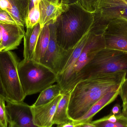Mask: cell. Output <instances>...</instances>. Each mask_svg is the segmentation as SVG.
I'll return each mask as SVG.
<instances>
[{
	"instance_id": "1",
	"label": "cell",
	"mask_w": 127,
	"mask_h": 127,
	"mask_svg": "<svg viewBox=\"0 0 127 127\" xmlns=\"http://www.w3.org/2000/svg\"><path fill=\"white\" fill-rule=\"evenodd\" d=\"M127 73L126 71H120L78 82L70 92L68 108L69 117L76 121L83 117L107 93L120 88Z\"/></svg>"
},
{
	"instance_id": "2",
	"label": "cell",
	"mask_w": 127,
	"mask_h": 127,
	"mask_svg": "<svg viewBox=\"0 0 127 127\" xmlns=\"http://www.w3.org/2000/svg\"><path fill=\"white\" fill-rule=\"evenodd\" d=\"M95 16V13L86 10L78 1L68 4L54 23L58 45L65 50L74 48L89 31Z\"/></svg>"
},
{
	"instance_id": "3",
	"label": "cell",
	"mask_w": 127,
	"mask_h": 127,
	"mask_svg": "<svg viewBox=\"0 0 127 127\" xmlns=\"http://www.w3.org/2000/svg\"><path fill=\"white\" fill-rule=\"evenodd\" d=\"M122 71L127 72V53L104 48L98 52L79 72L74 87L81 81Z\"/></svg>"
},
{
	"instance_id": "4",
	"label": "cell",
	"mask_w": 127,
	"mask_h": 127,
	"mask_svg": "<svg viewBox=\"0 0 127 127\" xmlns=\"http://www.w3.org/2000/svg\"><path fill=\"white\" fill-rule=\"evenodd\" d=\"M19 76L26 96L41 93L57 82V75L47 66L33 60L19 62Z\"/></svg>"
},
{
	"instance_id": "5",
	"label": "cell",
	"mask_w": 127,
	"mask_h": 127,
	"mask_svg": "<svg viewBox=\"0 0 127 127\" xmlns=\"http://www.w3.org/2000/svg\"><path fill=\"white\" fill-rule=\"evenodd\" d=\"M17 57L11 51L0 52V80L6 101L22 102L26 97L19 76Z\"/></svg>"
},
{
	"instance_id": "6",
	"label": "cell",
	"mask_w": 127,
	"mask_h": 127,
	"mask_svg": "<svg viewBox=\"0 0 127 127\" xmlns=\"http://www.w3.org/2000/svg\"><path fill=\"white\" fill-rule=\"evenodd\" d=\"M50 42L41 63L51 69L57 75L63 72L74 48L65 50L57 44L55 24H49Z\"/></svg>"
},
{
	"instance_id": "7",
	"label": "cell",
	"mask_w": 127,
	"mask_h": 127,
	"mask_svg": "<svg viewBox=\"0 0 127 127\" xmlns=\"http://www.w3.org/2000/svg\"><path fill=\"white\" fill-rule=\"evenodd\" d=\"M89 39L72 69L68 83L63 94L70 92L79 72L89 63L98 52L105 48L103 35H95L89 32Z\"/></svg>"
},
{
	"instance_id": "8",
	"label": "cell",
	"mask_w": 127,
	"mask_h": 127,
	"mask_svg": "<svg viewBox=\"0 0 127 127\" xmlns=\"http://www.w3.org/2000/svg\"><path fill=\"white\" fill-rule=\"evenodd\" d=\"M105 48L127 53V20L117 18L108 22L103 33Z\"/></svg>"
},
{
	"instance_id": "9",
	"label": "cell",
	"mask_w": 127,
	"mask_h": 127,
	"mask_svg": "<svg viewBox=\"0 0 127 127\" xmlns=\"http://www.w3.org/2000/svg\"><path fill=\"white\" fill-rule=\"evenodd\" d=\"M6 102L9 127H37L33 122L31 106L24 101Z\"/></svg>"
},
{
	"instance_id": "10",
	"label": "cell",
	"mask_w": 127,
	"mask_h": 127,
	"mask_svg": "<svg viewBox=\"0 0 127 127\" xmlns=\"http://www.w3.org/2000/svg\"><path fill=\"white\" fill-rule=\"evenodd\" d=\"M95 12L106 22L117 18L127 20V3L125 0H98Z\"/></svg>"
},
{
	"instance_id": "11",
	"label": "cell",
	"mask_w": 127,
	"mask_h": 127,
	"mask_svg": "<svg viewBox=\"0 0 127 127\" xmlns=\"http://www.w3.org/2000/svg\"><path fill=\"white\" fill-rule=\"evenodd\" d=\"M62 95L43 105L31 106L33 124L37 127H52L54 114Z\"/></svg>"
},
{
	"instance_id": "12",
	"label": "cell",
	"mask_w": 127,
	"mask_h": 127,
	"mask_svg": "<svg viewBox=\"0 0 127 127\" xmlns=\"http://www.w3.org/2000/svg\"><path fill=\"white\" fill-rule=\"evenodd\" d=\"M0 30L2 35L1 51L16 49L25 33L24 27L17 24H0Z\"/></svg>"
},
{
	"instance_id": "13",
	"label": "cell",
	"mask_w": 127,
	"mask_h": 127,
	"mask_svg": "<svg viewBox=\"0 0 127 127\" xmlns=\"http://www.w3.org/2000/svg\"><path fill=\"white\" fill-rule=\"evenodd\" d=\"M68 6V4L62 3L60 0H41L39 9L41 29L46 25L55 23L57 18L66 9Z\"/></svg>"
},
{
	"instance_id": "14",
	"label": "cell",
	"mask_w": 127,
	"mask_h": 127,
	"mask_svg": "<svg viewBox=\"0 0 127 127\" xmlns=\"http://www.w3.org/2000/svg\"><path fill=\"white\" fill-rule=\"evenodd\" d=\"M89 31L75 47L73 53L66 63L63 72L57 75V84L62 89L61 95L63 94L68 83L72 69L79 57L82 50L86 44L89 39Z\"/></svg>"
},
{
	"instance_id": "15",
	"label": "cell",
	"mask_w": 127,
	"mask_h": 127,
	"mask_svg": "<svg viewBox=\"0 0 127 127\" xmlns=\"http://www.w3.org/2000/svg\"><path fill=\"white\" fill-rule=\"evenodd\" d=\"M120 88L107 93L103 97L95 103L85 115L76 121H74L75 125L92 121L93 117L104 107L113 102L119 95Z\"/></svg>"
},
{
	"instance_id": "16",
	"label": "cell",
	"mask_w": 127,
	"mask_h": 127,
	"mask_svg": "<svg viewBox=\"0 0 127 127\" xmlns=\"http://www.w3.org/2000/svg\"><path fill=\"white\" fill-rule=\"evenodd\" d=\"M27 29L24 37V59L32 60L41 28L40 23H38L32 28Z\"/></svg>"
},
{
	"instance_id": "17",
	"label": "cell",
	"mask_w": 127,
	"mask_h": 127,
	"mask_svg": "<svg viewBox=\"0 0 127 127\" xmlns=\"http://www.w3.org/2000/svg\"><path fill=\"white\" fill-rule=\"evenodd\" d=\"M10 8L7 11L16 24L24 27L29 10V0H9Z\"/></svg>"
},
{
	"instance_id": "18",
	"label": "cell",
	"mask_w": 127,
	"mask_h": 127,
	"mask_svg": "<svg viewBox=\"0 0 127 127\" xmlns=\"http://www.w3.org/2000/svg\"><path fill=\"white\" fill-rule=\"evenodd\" d=\"M49 24L44 26L41 30L34 51L33 60L41 63L49 45L50 39Z\"/></svg>"
},
{
	"instance_id": "19",
	"label": "cell",
	"mask_w": 127,
	"mask_h": 127,
	"mask_svg": "<svg viewBox=\"0 0 127 127\" xmlns=\"http://www.w3.org/2000/svg\"><path fill=\"white\" fill-rule=\"evenodd\" d=\"M60 99L53 119V124L58 125L65 123H72L74 120L68 114V108L70 97V92L63 94Z\"/></svg>"
},
{
	"instance_id": "20",
	"label": "cell",
	"mask_w": 127,
	"mask_h": 127,
	"mask_svg": "<svg viewBox=\"0 0 127 127\" xmlns=\"http://www.w3.org/2000/svg\"><path fill=\"white\" fill-rule=\"evenodd\" d=\"M62 89L58 84L53 85L41 92L33 106L46 104L51 101L59 95H61Z\"/></svg>"
},
{
	"instance_id": "21",
	"label": "cell",
	"mask_w": 127,
	"mask_h": 127,
	"mask_svg": "<svg viewBox=\"0 0 127 127\" xmlns=\"http://www.w3.org/2000/svg\"><path fill=\"white\" fill-rule=\"evenodd\" d=\"M41 21V13L39 2L34 4V6L28 11L25 21V26L27 29L32 28Z\"/></svg>"
},
{
	"instance_id": "22",
	"label": "cell",
	"mask_w": 127,
	"mask_h": 127,
	"mask_svg": "<svg viewBox=\"0 0 127 127\" xmlns=\"http://www.w3.org/2000/svg\"><path fill=\"white\" fill-rule=\"evenodd\" d=\"M91 123L97 127H127V118L116 122H110L103 118L91 122Z\"/></svg>"
},
{
	"instance_id": "23",
	"label": "cell",
	"mask_w": 127,
	"mask_h": 127,
	"mask_svg": "<svg viewBox=\"0 0 127 127\" xmlns=\"http://www.w3.org/2000/svg\"><path fill=\"white\" fill-rule=\"evenodd\" d=\"M5 102L4 98L0 95V127H8L9 124Z\"/></svg>"
},
{
	"instance_id": "24",
	"label": "cell",
	"mask_w": 127,
	"mask_h": 127,
	"mask_svg": "<svg viewBox=\"0 0 127 127\" xmlns=\"http://www.w3.org/2000/svg\"><path fill=\"white\" fill-rule=\"evenodd\" d=\"M98 1V0H78V2L84 9L93 13L96 11Z\"/></svg>"
},
{
	"instance_id": "25",
	"label": "cell",
	"mask_w": 127,
	"mask_h": 127,
	"mask_svg": "<svg viewBox=\"0 0 127 127\" xmlns=\"http://www.w3.org/2000/svg\"><path fill=\"white\" fill-rule=\"evenodd\" d=\"M0 24H17L15 20L8 13L1 9H0Z\"/></svg>"
},
{
	"instance_id": "26",
	"label": "cell",
	"mask_w": 127,
	"mask_h": 127,
	"mask_svg": "<svg viewBox=\"0 0 127 127\" xmlns=\"http://www.w3.org/2000/svg\"><path fill=\"white\" fill-rule=\"evenodd\" d=\"M119 95L123 102V106L127 104V78H125L121 85Z\"/></svg>"
},
{
	"instance_id": "27",
	"label": "cell",
	"mask_w": 127,
	"mask_h": 127,
	"mask_svg": "<svg viewBox=\"0 0 127 127\" xmlns=\"http://www.w3.org/2000/svg\"><path fill=\"white\" fill-rule=\"evenodd\" d=\"M122 113L121 105L118 104H116L113 107L110 114L117 115H121Z\"/></svg>"
},
{
	"instance_id": "28",
	"label": "cell",
	"mask_w": 127,
	"mask_h": 127,
	"mask_svg": "<svg viewBox=\"0 0 127 127\" xmlns=\"http://www.w3.org/2000/svg\"><path fill=\"white\" fill-rule=\"evenodd\" d=\"M10 8L9 0H0V9L7 11Z\"/></svg>"
},
{
	"instance_id": "29",
	"label": "cell",
	"mask_w": 127,
	"mask_h": 127,
	"mask_svg": "<svg viewBox=\"0 0 127 127\" xmlns=\"http://www.w3.org/2000/svg\"><path fill=\"white\" fill-rule=\"evenodd\" d=\"M74 122L58 125H57V127H75L76 125L75 124Z\"/></svg>"
},
{
	"instance_id": "30",
	"label": "cell",
	"mask_w": 127,
	"mask_h": 127,
	"mask_svg": "<svg viewBox=\"0 0 127 127\" xmlns=\"http://www.w3.org/2000/svg\"><path fill=\"white\" fill-rule=\"evenodd\" d=\"M51 0L54 1L56 0ZM40 1L41 0H29V10L28 11L34 6V4L37 3V2H40Z\"/></svg>"
},
{
	"instance_id": "31",
	"label": "cell",
	"mask_w": 127,
	"mask_h": 127,
	"mask_svg": "<svg viewBox=\"0 0 127 127\" xmlns=\"http://www.w3.org/2000/svg\"><path fill=\"white\" fill-rule=\"evenodd\" d=\"M81 127H97L93 125L91 122H85L79 124Z\"/></svg>"
},
{
	"instance_id": "32",
	"label": "cell",
	"mask_w": 127,
	"mask_h": 127,
	"mask_svg": "<svg viewBox=\"0 0 127 127\" xmlns=\"http://www.w3.org/2000/svg\"><path fill=\"white\" fill-rule=\"evenodd\" d=\"M61 2L65 4H69L77 2L78 0H61Z\"/></svg>"
},
{
	"instance_id": "33",
	"label": "cell",
	"mask_w": 127,
	"mask_h": 127,
	"mask_svg": "<svg viewBox=\"0 0 127 127\" xmlns=\"http://www.w3.org/2000/svg\"><path fill=\"white\" fill-rule=\"evenodd\" d=\"M0 95L4 98V99L6 100V96H5V93L2 87V84L0 80Z\"/></svg>"
},
{
	"instance_id": "34",
	"label": "cell",
	"mask_w": 127,
	"mask_h": 127,
	"mask_svg": "<svg viewBox=\"0 0 127 127\" xmlns=\"http://www.w3.org/2000/svg\"><path fill=\"white\" fill-rule=\"evenodd\" d=\"M122 112L123 114L127 118V104L123 106Z\"/></svg>"
},
{
	"instance_id": "35",
	"label": "cell",
	"mask_w": 127,
	"mask_h": 127,
	"mask_svg": "<svg viewBox=\"0 0 127 127\" xmlns=\"http://www.w3.org/2000/svg\"><path fill=\"white\" fill-rule=\"evenodd\" d=\"M1 42H2V35H1V31L0 30V49L1 48Z\"/></svg>"
},
{
	"instance_id": "36",
	"label": "cell",
	"mask_w": 127,
	"mask_h": 127,
	"mask_svg": "<svg viewBox=\"0 0 127 127\" xmlns=\"http://www.w3.org/2000/svg\"><path fill=\"white\" fill-rule=\"evenodd\" d=\"M75 127H80V125L78 124V125H75Z\"/></svg>"
},
{
	"instance_id": "37",
	"label": "cell",
	"mask_w": 127,
	"mask_h": 127,
	"mask_svg": "<svg viewBox=\"0 0 127 127\" xmlns=\"http://www.w3.org/2000/svg\"><path fill=\"white\" fill-rule=\"evenodd\" d=\"M125 0V1H126V2H127V0Z\"/></svg>"
},
{
	"instance_id": "38",
	"label": "cell",
	"mask_w": 127,
	"mask_h": 127,
	"mask_svg": "<svg viewBox=\"0 0 127 127\" xmlns=\"http://www.w3.org/2000/svg\"><path fill=\"white\" fill-rule=\"evenodd\" d=\"M1 51V50L0 48V52Z\"/></svg>"
}]
</instances>
